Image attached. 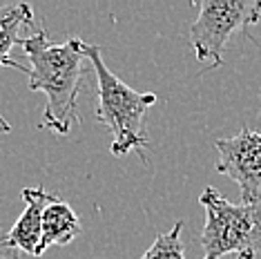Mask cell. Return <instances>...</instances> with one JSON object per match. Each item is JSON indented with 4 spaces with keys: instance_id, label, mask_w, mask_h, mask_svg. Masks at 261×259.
<instances>
[{
    "instance_id": "cell-2",
    "label": "cell",
    "mask_w": 261,
    "mask_h": 259,
    "mask_svg": "<svg viewBox=\"0 0 261 259\" xmlns=\"http://www.w3.org/2000/svg\"><path fill=\"white\" fill-rule=\"evenodd\" d=\"M85 58L90 61L98 81L96 90V119L112 134V154H127L136 150L141 161H147L145 145V112L156 103V94L136 92L134 87L123 83L121 79L110 72L100 56L98 45H83Z\"/></svg>"
},
{
    "instance_id": "cell-6",
    "label": "cell",
    "mask_w": 261,
    "mask_h": 259,
    "mask_svg": "<svg viewBox=\"0 0 261 259\" xmlns=\"http://www.w3.org/2000/svg\"><path fill=\"white\" fill-rule=\"evenodd\" d=\"M20 197L25 201V210L16 219L14 226L9 228V232L3 235V239L11 248L40 257L38 248H40V239H43V213L47 203L56 199V194H49L45 188H25L20 192Z\"/></svg>"
},
{
    "instance_id": "cell-9",
    "label": "cell",
    "mask_w": 261,
    "mask_h": 259,
    "mask_svg": "<svg viewBox=\"0 0 261 259\" xmlns=\"http://www.w3.org/2000/svg\"><path fill=\"white\" fill-rule=\"evenodd\" d=\"M181 230H183V221H176L172 226V230L161 232L154 239V244L143 252L141 259H186Z\"/></svg>"
},
{
    "instance_id": "cell-10",
    "label": "cell",
    "mask_w": 261,
    "mask_h": 259,
    "mask_svg": "<svg viewBox=\"0 0 261 259\" xmlns=\"http://www.w3.org/2000/svg\"><path fill=\"white\" fill-rule=\"evenodd\" d=\"M0 259H20L18 257V250L7 246V241L3 239V235H0Z\"/></svg>"
},
{
    "instance_id": "cell-4",
    "label": "cell",
    "mask_w": 261,
    "mask_h": 259,
    "mask_svg": "<svg viewBox=\"0 0 261 259\" xmlns=\"http://www.w3.org/2000/svg\"><path fill=\"white\" fill-rule=\"evenodd\" d=\"M199 16L190 25V45L207 69L223 65L225 45L261 20V0H194Z\"/></svg>"
},
{
    "instance_id": "cell-1",
    "label": "cell",
    "mask_w": 261,
    "mask_h": 259,
    "mask_svg": "<svg viewBox=\"0 0 261 259\" xmlns=\"http://www.w3.org/2000/svg\"><path fill=\"white\" fill-rule=\"evenodd\" d=\"M83 45L85 43L76 36L67 38L65 43H51L45 29L22 36L18 45L29 61L25 72L29 79V90L43 92L47 96L40 127L51 130L61 137L69 134L81 121L76 101H79L81 83L85 79L83 61L87 58Z\"/></svg>"
},
{
    "instance_id": "cell-3",
    "label": "cell",
    "mask_w": 261,
    "mask_h": 259,
    "mask_svg": "<svg viewBox=\"0 0 261 259\" xmlns=\"http://www.w3.org/2000/svg\"><path fill=\"white\" fill-rule=\"evenodd\" d=\"M205 210L201 230L203 259H254L261 248V197L252 203H230L217 188L207 186L199 197Z\"/></svg>"
},
{
    "instance_id": "cell-5",
    "label": "cell",
    "mask_w": 261,
    "mask_h": 259,
    "mask_svg": "<svg viewBox=\"0 0 261 259\" xmlns=\"http://www.w3.org/2000/svg\"><path fill=\"white\" fill-rule=\"evenodd\" d=\"M217 172L232 179L241 190V203H252L261 197V132L243 125L239 134L219 139Z\"/></svg>"
},
{
    "instance_id": "cell-8",
    "label": "cell",
    "mask_w": 261,
    "mask_h": 259,
    "mask_svg": "<svg viewBox=\"0 0 261 259\" xmlns=\"http://www.w3.org/2000/svg\"><path fill=\"white\" fill-rule=\"evenodd\" d=\"M32 25H34V9L27 3L0 7V69L14 67L18 72H27V67H22L20 63H16L11 58V49L16 45H20L22 29Z\"/></svg>"
},
{
    "instance_id": "cell-11",
    "label": "cell",
    "mask_w": 261,
    "mask_h": 259,
    "mask_svg": "<svg viewBox=\"0 0 261 259\" xmlns=\"http://www.w3.org/2000/svg\"><path fill=\"white\" fill-rule=\"evenodd\" d=\"M7 132H11V125L0 116V134H7Z\"/></svg>"
},
{
    "instance_id": "cell-7",
    "label": "cell",
    "mask_w": 261,
    "mask_h": 259,
    "mask_svg": "<svg viewBox=\"0 0 261 259\" xmlns=\"http://www.w3.org/2000/svg\"><path fill=\"white\" fill-rule=\"evenodd\" d=\"M81 232V219L74 213V208L69 203L54 199L47 203L43 213V239H40L38 252L43 255L51 246H67L69 241H74Z\"/></svg>"
}]
</instances>
